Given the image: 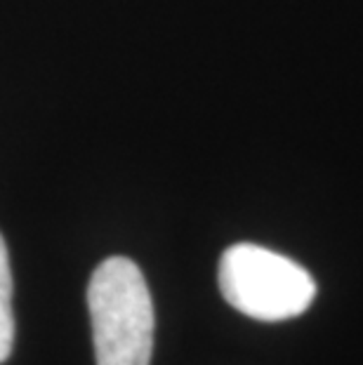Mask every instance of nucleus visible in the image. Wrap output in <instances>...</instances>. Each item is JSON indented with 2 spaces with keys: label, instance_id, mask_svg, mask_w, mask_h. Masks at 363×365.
<instances>
[{
  "label": "nucleus",
  "instance_id": "nucleus-1",
  "mask_svg": "<svg viewBox=\"0 0 363 365\" xmlns=\"http://www.w3.org/2000/svg\"><path fill=\"white\" fill-rule=\"evenodd\" d=\"M97 365H149L153 354V302L140 267L109 257L88 285Z\"/></svg>",
  "mask_w": 363,
  "mask_h": 365
},
{
  "label": "nucleus",
  "instance_id": "nucleus-2",
  "mask_svg": "<svg viewBox=\"0 0 363 365\" xmlns=\"http://www.w3.org/2000/svg\"><path fill=\"white\" fill-rule=\"evenodd\" d=\"M218 281L222 297L236 312L267 323L305 314L316 297V283L305 267L252 243L224 250Z\"/></svg>",
  "mask_w": 363,
  "mask_h": 365
},
{
  "label": "nucleus",
  "instance_id": "nucleus-3",
  "mask_svg": "<svg viewBox=\"0 0 363 365\" xmlns=\"http://www.w3.org/2000/svg\"><path fill=\"white\" fill-rule=\"evenodd\" d=\"M14 346V312H12V269L5 238L0 234V363L10 359Z\"/></svg>",
  "mask_w": 363,
  "mask_h": 365
}]
</instances>
